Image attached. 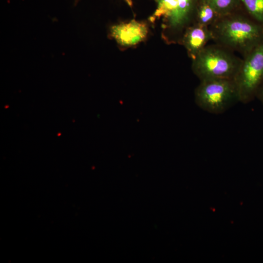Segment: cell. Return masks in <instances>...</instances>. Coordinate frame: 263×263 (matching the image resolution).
<instances>
[{"instance_id": "1", "label": "cell", "mask_w": 263, "mask_h": 263, "mask_svg": "<svg viewBox=\"0 0 263 263\" xmlns=\"http://www.w3.org/2000/svg\"><path fill=\"white\" fill-rule=\"evenodd\" d=\"M212 40L242 57L263 40V27L250 18L242 7L221 16L209 27Z\"/></svg>"}, {"instance_id": "2", "label": "cell", "mask_w": 263, "mask_h": 263, "mask_svg": "<svg viewBox=\"0 0 263 263\" xmlns=\"http://www.w3.org/2000/svg\"><path fill=\"white\" fill-rule=\"evenodd\" d=\"M242 58L230 50L216 43L207 44L192 60L193 73L200 80L214 79H233Z\"/></svg>"}, {"instance_id": "3", "label": "cell", "mask_w": 263, "mask_h": 263, "mask_svg": "<svg viewBox=\"0 0 263 263\" xmlns=\"http://www.w3.org/2000/svg\"><path fill=\"white\" fill-rule=\"evenodd\" d=\"M195 101L202 110L218 114L225 112L238 102L239 96L233 79L200 80L194 92Z\"/></svg>"}, {"instance_id": "4", "label": "cell", "mask_w": 263, "mask_h": 263, "mask_svg": "<svg viewBox=\"0 0 263 263\" xmlns=\"http://www.w3.org/2000/svg\"><path fill=\"white\" fill-rule=\"evenodd\" d=\"M199 0H155L156 7L149 20L161 19L170 41H180L186 29L193 23Z\"/></svg>"}, {"instance_id": "5", "label": "cell", "mask_w": 263, "mask_h": 263, "mask_svg": "<svg viewBox=\"0 0 263 263\" xmlns=\"http://www.w3.org/2000/svg\"><path fill=\"white\" fill-rule=\"evenodd\" d=\"M233 80L240 102L247 104L256 98L263 82V40L242 57Z\"/></svg>"}, {"instance_id": "6", "label": "cell", "mask_w": 263, "mask_h": 263, "mask_svg": "<svg viewBox=\"0 0 263 263\" xmlns=\"http://www.w3.org/2000/svg\"><path fill=\"white\" fill-rule=\"evenodd\" d=\"M149 28L143 21L132 19L112 26L110 36L117 44L123 47L135 46L144 40L148 34Z\"/></svg>"}, {"instance_id": "7", "label": "cell", "mask_w": 263, "mask_h": 263, "mask_svg": "<svg viewBox=\"0 0 263 263\" xmlns=\"http://www.w3.org/2000/svg\"><path fill=\"white\" fill-rule=\"evenodd\" d=\"M212 39L209 27L192 23L186 29L180 42L185 47L188 56L192 60Z\"/></svg>"}, {"instance_id": "8", "label": "cell", "mask_w": 263, "mask_h": 263, "mask_svg": "<svg viewBox=\"0 0 263 263\" xmlns=\"http://www.w3.org/2000/svg\"><path fill=\"white\" fill-rule=\"evenodd\" d=\"M207 0H199L196 5L193 23L210 27L220 17Z\"/></svg>"}, {"instance_id": "9", "label": "cell", "mask_w": 263, "mask_h": 263, "mask_svg": "<svg viewBox=\"0 0 263 263\" xmlns=\"http://www.w3.org/2000/svg\"><path fill=\"white\" fill-rule=\"evenodd\" d=\"M240 1L245 13L263 27V0H240Z\"/></svg>"}, {"instance_id": "10", "label": "cell", "mask_w": 263, "mask_h": 263, "mask_svg": "<svg viewBox=\"0 0 263 263\" xmlns=\"http://www.w3.org/2000/svg\"><path fill=\"white\" fill-rule=\"evenodd\" d=\"M220 16L228 15L241 8L240 0H207Z\"/></svg>"}, {"instance_id": "11", "label": "cell", "mask_w": 263, "mask_h": 263, "mask_svg": "<svg viewBox=\"0 0 263 263\" xmlns=\"http://www.w3.org/2000/svg\"><path fill=\"white\" fill-rule=\"evenodd\" d=\"M256 98H257L263 105V82L257 91Z\"/></svg>"}, {"instance_id": "12", "label": "cell", "mask_w": 263, "mask_h": 263, "mask_svg": "<svg viewBox=\"0 0 263 263\" xmlns=\"http://www.w3.org/2000/svg\"><path fill=\"white\" fill-rule=\"evenodd\" d=\"M128 4V5L130 6V7H132V0H124Z\"/></svg>"}]
</instances>
